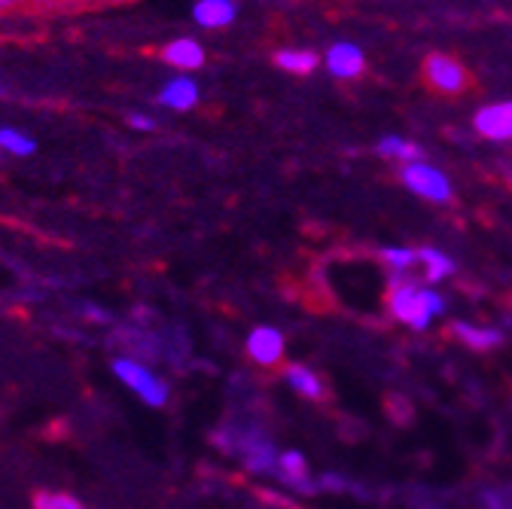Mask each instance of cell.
Returning <instances> with one entry per match:
<instances>
[{"label":"cell","mask_w":512,"mask_h":509,"mask_svg":"<svg viewBox=\"0 0 512 509\" xmlns=\"http://www.w3.org/2000/svg\"><path fill=\"white\" fill-rule=\"evenodd\" d=\"M400 180L409 193H415L418 199L424 202H433V205H448L452 202V180H448L436 165L430 162H409L400 168Z\"/></svg>","instance_id":"6da1fadb"},{"label":"cell","mask_w":512,"mask_h":509,"mask_svg":"<svg viewBox=\"0 0 512 509\" xmlns=\"http://www.w3.org/2000/svg\"><path fill=\"white\" fill-rule=\"evenodd\" d=\"M113 372H116V378L122 381V385L132 388L147 406L159 409V406L168 403V385L153 369H147L144 363H138L132 357H116L113 360Z\"/></svg>","instance_id":"7a4b0ae2"},{"label":"cell","mask_w":512,"mask_h":509,"mask_svg":"<svg viewBox=\"0 0 512 509\" xmlns=\"http://www.w3.org/2000/svg\"><path fill=\"white\" fill-rule=\"evenodd\" d=\"M424 80L430 83L433 92H442V95H461L470 86V74L461 61L452 55H439V52L424 61Z\"/></svg>","instance_id":"3957f363"},{"label":"cell","mask_w":512,"mask_h":509,"mask_svg":"<svg viewBox=\"0 0 512 509\" xmlns=\"http://www.w3.org/2000/svg\"><path fill=\"white\" fill-rule=\"evenodd\" d=\"M473 129L485 141H512V101L485 104L473 116Z\"/></svg>","instance_id":"277c9868"},{"label":"cell","mask_w":512,"mask_h":509,"mask_svg":"<svg viewBox=\"0 0 512 509\" xmlns=\"http://www.w3.org/2000/svg\"><path fill=\"white\" fill-rule=\"evenodd\" d=\"M324 65H327V71H330L336 80H354V77H360L363 68H366V55H363V49H360L357 43L339 40V43H333V46L327 49Z\"/></svg>","instance_id":"5b68a950"},{"label":"cell","mask_w":512,"mask_h":509,"mask_svg":"<svg viewBox=\"0 0 512 509\" xmlns=\"http://www.w3.org/2000/svg\"><path fill=\"white\" fill-rule=\"evenodd\" d=\"M275 479H278L281 485H287L290 491H299V494H314V491H320L317 479L308 473V461H305L299 452H284V455H278Z\"/></svg>","instance_id":"8992f818"},{"label":"cell","mask_w":512,"mask_h":509,"mask_svg":"<svg viewBox=\"0 0 512 509\" xmlns=\"http://www.w3.org/2000/svg\"><path fill=\"white\" fill-rule=\"evenodd\" d=\"M284 381H287V385H290L299 397H305V400H311V403H327V400H330L327 381L320 378L314 369L302 366V363H287V366H284Z\"/></svg>","instance_id":"52a82bcc"},{"label":"cell","mask_w":512,"mask_h":509,"mask_svg":"<svg viewBox=\"0 0 512 509\" xmlns=\"http://www.w3.org/2000/svg\"><path fill=\"white\" fill-rule=\"evenodd\" d=\"M247 354L260 366H278L284 357V336L275 327H256L247 339Z\"/></svg>","instance_id":"ba28073f"},{"label":"cell","mask_w":512,"mask_h":509,"mask_svg":"<svg viewBox=\"0 0 512 509\" xmlns=\"http://www.w3.org/2000/svg\"><path fill=\"white\" fill-rule=\"evenodd\" d=\"M162 61L177 71H199L205 65V49L192 37H177L162 49Z\"/></svg>","instance_id":"9c48e42d"},{"label":"cell","mask_w":512,"mask_h":509,"mask_svg":"<svg viewBox=\"0 0 512 509\" xmlns=\"http://www.w3.org/2000/svg\"><path fill=\"white\" fill-rule=\"evenodd\" d=\"M235 16H238L235 0H196V7H192V19H196L199 28H208V31L229 28Z\"/></svg>","instance_id":"30bf717a"},{"label":"cell","mask_w":512,"mask_h":509,"mask_svg":"<svg viewBox=\"0 0 512 509\" xmlns=\"http://www.w3.org/2000/svg\"><path fill=\"white\" fill-rule=\"evenodd\" d=\"M448 336H455L458 342H464L470 351H479V354H485V351H494V348H500L503 345V330H488V327H473V324H452L448 327Z\"/></svg>","instance_id":"8fae6325"},{"label":"cell","mask_w":512,"mask_h":509,"mask_svg":"<svg viewBox=\"0 0 512 509\" xmlns=\"http://www.w3.org/2000/svg\"><path fill=\"white\" fill-rule=\"evenodd\" d=\"M159 104L171 110H192L199 104V83L192 77H174L162 86Z\"/></svg>","instance_id":"7c38bea8"},{"label":"cell","mask_w":512,"mask_h":509,"mask_svg":"<svg viewBox=\"0 0 512 509\" xmlns=\"http://www.w3.org/2000/svg\"><path fill=\"white\" fill-rule=\"evenodd\" d=\"M418 263H421V278L424 284H439L445 278H452L458 272L455 260L445 257L436 247H418Z\"/></svg>","instance_id":"4fadbf2b"},{"label":"cell","mask_w":512,"mask_h":509,"mask_svg":"<svg viewBox=\"0 0 512 509\" xmlns=\"http://www.w3.org/2000/svg\"><path fill=\"white\" fill-rule=\"evenodd\" d=\"M375 153H378L381 159H394V162H403V165L421 162V159H424V150H421L415 141H406V138H400V135H384V138L375 144Z\"/></svg>","instance_id":"5bb4252c"},{"label":"cell","mask_w":512,"mask_h":509,"mask_svg":"<svg viewBox=\"0 0 512 509\" xmlns=\"http://www.w3.org/2000/svg\"><path fill=\"white\" fill-rule=\"evenodd\" d=\"M317 52L311 49H281L275 52V65L287 74H296V77H305L317 68Z\"/></svg>","instance_id":"9a60e30c"},{"label":"cell","mask_w":512,"mask_h":509,"mask_svg":"<svg viewBox=\"0 0 512 509\" xmlns=\"http://www.w3.org/2000/svg\"><path fill=\"white\" fill-rule=\"evenodd\" d=\"M0 150H7L13 156H31L37 150V144L16 129H0Z\"/></svg>","instance_id":"2e32d148"},{"label":"cell","mask_w":512,"mask_h":509,"mask_svg":"<svg viewBox=\"0 0 512 509\" xmlns=\"http://www.w3.org/2000/svg\"><path fill=\"white\" fill-rule=\"evenodd\" d=\"M34 509H83V503L71 494H55V491H43L34 497Z\"/></svg>","instance_id":"e0dca14e"},{"label":"cell","mask_w":512,"mask_h":509,"mask_svg":"<svg viewBox=\"0 0 512 509\" xmlns=\"http://www.w3.org/2000/svg\"><path fill=\"white\" fill-rule=\"evenodd\" d=\"M384 409H388V415H391L397 424H409V421H412V406H409L400 394H391L388 400H384Z\"/></svg>","instance_id":"ac0fdd59"},{"label":"cell","mask_w":512,"mask_h":509,"mask_svg":"<svg viewBox=\"0 0 512 509\" xmlns=\"http://www.w3.org/2000/svg\"><path fill=\"white\" fill-rule=\"evenodd\" d=\"M128 125H132V129H141V132H153L156 129V122L150 116H144V113H132V116H128Z\"/></svg>","instance_id":"d6986e66"},{"label":"cell","mask_w":512,"mask_h":509,"mask_svg":"<svg viewBox=\"0 0 512 509\" xmlns=\"http://www.w3.org/2000/svg\"><path fill=\"white\" fill-rule=\"evenodd\" d=\"M19 4H25V0H0V13H7V10H13Z\"/></svg>","instance_id":"ffe728a7"},{"label":"cell","mask_w":512,"mask_h":509,"mask_svg":"<svg viewBox=\"0 0 512 509\" xmlns=\"http://www.w3.org/2000/svg\"><path fill=\"white\" fill-rule=\"evenodd\" d=\"M0 95H4V86H0Z\"/></svg>","instance_id":"44dd1931"}]
</instances>
